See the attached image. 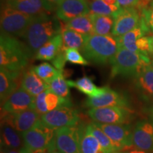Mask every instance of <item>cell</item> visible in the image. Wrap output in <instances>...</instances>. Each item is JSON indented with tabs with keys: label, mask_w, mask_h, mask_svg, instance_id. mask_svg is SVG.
I'll use <instances>...</instances> for the list:
<instances>
[{
	"label": "cell",
	"mask_w": 153,
	"mask_h": 153,
	"mask_svg": "<svg viewBox=\"0 0 153 153\" xmlns=\"http://www.w3.org/2000/svg\"><path fill=\"white\" fill-rule=\"evenodd\" d=\"M7 5L21 12L33 16L48 14L53 10L44 0H11L7 1Z\"/></svg>",
	"instance_id": "18"
},
{
	"label": "cell",
	"mask_w": 153,
	"mask_h": 153,
	"mask_svg": "<svg viewBox=\"0 0 153 153\" xmlns=\"http://www.w3.org/2000/svg\"><path fill=\"white\" fill-rule=\"evenodd\" d=\"M40 118L41 115L34 108L11 114L1 112V123L7 124L22 133L34 127Z\"/></svg>",
	"instance_id": "11"
},
{
	"label": "cell",
	"mask_w": 153,
	"mask_h": 153,
	"mask_svg": "<svg viewBox=\"0 0 153 153\" xmlns=\"http://www.w3.org/2000/svg\"><path fill=\"white\" fill-rule=\"evenodd\" d=\"M135 84L141 98L150 105L153 111V68L149 64L135 76Z\"/></svg>",
	"instance_id": "17"
},
{
	"label": "cell",
	"mask_w": 153,
	"mask_h": 153,
	"mask_svg": "<svg viewBox=\"0 0 153 153\" xmlns=\"http://www.w3.org/2000/svg\"><path fill=\"white\" fill-rule=\"evenodd\" d=\"M44 1L48 4L50 7H52V8L54 9L55 7H57V4L60 3L61 0H44Z\"/></svg>",
	"instance_id": "39"
},
{
	"label": "cell",
	"mask_w": 153,
	"mask_h": 153,
	"mask_svg": "<svg viewBox=\"0 0 153 153\" xmlns=\"http://www.w3.org/2000/svg\"><path fill=\"white\" fill-rule=\"evenodd\" d=\"M146 1H148V2H150V1H151V0H146Z\"/></svg>",
	"instance_id": "47"
},
{
	"label": "cell",
	"mask_w": 153,
	"mask_h": 153,
	"mask_svg": "<svg viewBox=\"0 0 153 153\" xmlns=\"http://www.w3.org/2000/svg\"><path fill=\"white\" fill-rule=\"evenodd\" d=\"M104 1L106 4H110V5L117 4V1H116V0H104Z\"/></svg>",
	"instance_id": "41"
},
{
	"label": "cell",
	"mask_w": 153,
	"mask_h": 153,
	"mask_svg": "<svg viewBox=\"0 0 153 153\" xmlns=\"http://www.w3.org/2000/svg\"><path fill=\"white\" fill-rule=\"evenodd\" d=\"M88 116L93 122L106 124H125L131 120L132 112L127 107L109 106L89 108Z\"/></svg>",
	"instance_id": "8"
},
{
	"label": "cell",
	"mask_w": 153,
	"mask_h": 153,
	"mask_svg": "<svg viewBox=\"0 0 153 153\" xmlns=\"http://www.w3.org/2000/svg\"><path fill=\"white\" fill-rule=\"evenodd\" d=\"M65 62H67V61L65 59V49L62 48L60 52L52 60V64L57 70L63 71V68L65 67Z\"/></svg>",
	"instance_id": "36"
},
{
	"label": "cell",
	"mask_w": 153,
	"mask_h": 153,
	"mask_svg": "<svg viewBox=\"0 0 153 153\" xmlns=\"http://www.w3.org/2000/svg\"><path fill=\"white\" fill-rule=\"evenodd\" d=\"M89 6L90 13L113 17L116 16L121 9L118 4H108L104 0H91L89 1Z\"/></svg>",
	"instance_id": "29"
},
{
	"label": "cell",
	"mask_w": 153,
	"mask_h": 153,
	"mask_svg": "<svg viewBox=\"0 0 153 153\" xmlns=\"http://www.w3.org/2000/svg\"><path fill=\"white\" fill-rule=\"evenodd\" d=\"M40 120L51 129H58L66 126H75L79 123V115L72 106H63L41 116Z\"/></svg>",
	"instance_id": "7"
},
{
	"label": "cell",
	"mask_w": 153,
	"mask_h": 153,
	"mask_svg": "<svg viewBox=\"0 0 153 153\" xmlns=\"http://www.w3.org/2000/svg\"><path fill=\"white\" fill-rule=\"evenodd\" d=\"M45 91L36 97L35 99V109L41 116L48 112L45 102Z\"/></svg>",
	"instance_id": "35"
},
{
	"label": "cell",
	"mask_w": 153,
	"mask_h": 153,
	"mask_svg": "<svg viewBox=\"0 0 153 153\" xmlns=\"http://www.w3.org/2000/svg\"><path fill=\"white\" fill-rule=\"evenodd\" d=\"M48 85V89H50L55 94L64 99H70V89L68 82L65 79L63 75V71L57 75L54 79L52 80Z\"/></svg>",
	"instance_id": "31"
},
{
	"label": "cell",
	"mask_w": 153,
	"mask_h": 153,
	"mask_svg": "<svg viewBox=\"0 0 153 153\" xmlns=\"http://www.w3.org/2000/svg\"><path fill=\"white\" fill-rule=\"evenodd\" d=\"M117 4L121 9L136 7L139 0H116Z\"/></svg>",
	"instance_id": "38"
},
{
	"label": "cell",
	"mask_w": 153,
	"mask_h": 153,
	"mask_svg": "<svg viewBox=\"0 0 153 153\" xmlns=\"http://www.w3.org/2000/svg\"><path fill=\"white\" fill-rule=\"evenodd\" d=\"M66 28L74 30L78 33L85 36L94 34L92 22L89 14L74 18L66 24Z\"/></svg>",
	"instance_id": "28"
},
{
	"label": "cell",
	"mask_w": 153,
	"mask_h": 153,
	"mask_svg": "<svg viewBox=\"0 0 153 153\" xmlns=\"http://www.w3.org/2000/svg\"><path fill=\"white\" fill-rule=\"evenodd\" d=\"M150 31V28L146 24L144 19L141 16V22L137 27L123 36H118L117 41L119 48H123L132 52L139 53L136 47L137 40L145 36V34Z\"/></svg>",
	"instance_id": "19"
},
{
	"label": "cell",
	"mask_w": 153,
	"mask_h": 153,
	"mask_svg": "<svg viewBox=\"0 0 153 153\" xmlns=\"http://www.w3.org/2000/svg\"><path fill=\"white\" fill-rule=\"evenodd\" d=\"M7 1H11V0H7Z\"/></svg>",
	"instance_id": "50"
},
{
	"label": "cell",
	"mask_w": 153,
	"mask_h": 153,
	"mask_svg": "<svg viewBox=\"0 0 153 153\" xmlns=\"http://www.w3.org/2000/svg\"><path fill=\"white\" fill-rule=\"evenodd\" d=\"M123 153H150V152H147V151L139 150V149H135V150H131L129 151H126Z\"/></svg>",
	"instance_id": "40"
},
{
	"label": "cell",
	"mask_w": 153,
	"mask_h": 153,
	"mask_svg": "<svg viewBox=\"0 0 153 153\" xmlns=\"http://www.w3.org/2000/svg\"><path fill=\"white\" fill-rule=\"evenodd\" d=\"M32 68L37 75L47 84L50 83L60 73V72H62L48 62L41 63Z\"/></svg>",
	"instance_id": "32"
},
{
	"label": "cell",
	"mask_w": 153,
	"mask_h": 153,
	"mask_svg": "<svg viewBox=\"0 0 153 153\" xmlns=\"http://www.w3.org/2000/svg\"><path fill=\"white\" fill-rule=\"evenodd\" d=\"M94 34L101 36L110 35L114 24V17L106 15L89 13Z\"/></svg>",
	"instance_id": "26"
},
{
	"label": "cell",
	"mask_w": 153,
	"mask_h": 153,
	"mask_svg": "<svg viewBox=\"0 0 153 153\" xmlns=\"http://www.w3.org/2000/svg\"><path fill=\"white\" fill-rule=\"evenodd\" d=\"M36 97L19 87L1 104V112L17 113L34 108Z\"/></svg>",
	"instance_id": "15"
},
{
	"label": "cell",
	"mask_w": 153,
	"mask_h": 153,
	"mask_svg": "<svg viewBox=\"0 0 153 153\" xmlns=\"http://www.w3.org/2000/svg\"><path fill=\"white\" fill-rule=\"evenodd\" d=\"M96 123V122H95ZM109 137L117 151L131 148L133 145V131L128 124H106L96 123Z\"/></svg>",
	"instance_id": "10"
},
{
	"label": "cell",
	"mask_w": 153,
	"mask_h": 153,
	"mask_svg": "<svg viewBox=\"0 0 153 153\" xmlns=\"http://www.w3.org/2000/svg\"><path fill=\"white\" fill-rule=\"evenodd\" d=\"M62 45V33L57 34L38 50L33 58L38 60L52 61L60 52Z\"/></svg>",
	"instance_id": "22"
},
{
	"label": "cell",
	"mask_w": 153,
	"mask_h": 153,
	"mask_svg": "<svg viewBox=\"0 0 153 153\" xmlns=\"http://www.w3.org/2000/svg\"><path fill=\"white\" fill-rule=\"evenodd\" d=\"M31 57L24 43L16 38L1 33L0 65L12 73L22 74Z\"/></svg>",
	"instance_id": "2"
},
{
	"label": "cell",
	"mask_w": 153,
	"mask_h": 153,
	"mask_svg": "<svg viewBox=\"0 0 153 153\" xmlns=\"http://www.w3.org/2000/svg\"><path fill=\"white\" fill-rule=\"evenodd\" d=\"M142 17L148 24L149 28L153 29V5L149 9H145L142 11Z\"/></svg>",
	"instance_id": "37"
},
{
	"label": "cell",
	"mask_w": 153,
	"mask_h": 153,
	"mask_svg": "<svg viewBox=\"0 0 153 153\" xmlns=\"http://www.w3.org/2000/svg\"><path fill=\"white\" fill-rule=\"evenodd\" d=\"M89 13L90 9L87 0H61L56 7L57 17L65 22Z\"/></svg>",
	"instance_id": "16"
},
{
	"label": "cell",
	"mask_w": 153,
	"mask_h": 153,
	"mask_svg": "<svg viewBox=\"0 0 153 153\" xmlns=\"http://www.w3.org/2000/svg\"><path fill=\"white\" fill-rule=\"evenodd\" d=\"M87 126L91 133L94 135L96 138L98 140L99 143L107 153L118 152L111 142V140L109 139V137L107 136L106 133L96 124L95 122H91L90 123H88Z\"/></svg>",
	"instance_id": "30"
},
{
	"label": "cell",
	"mask_w": 153,
	"mask_h": 153,
	"mask_svg": "<svg viewBox=\"0 0 153 153\" xmlns=\"http://www.w3.org/2000/svg\"><path fill=\"white\" fill-rule=\"evenodd\" d=\"M1 153H5V152H4V151H2V150H1Z\"/></svg>",
	"instance_id": "48"
},
{
	"label": "cell",
	"mask_w": 153,
	"mask_h": 153,
	"mask_svg": "<svg viewBox=\"0 0 153 153\" xmlns=\"http://www.w3.org/2000/svg\"><path fill=\"white\" fill-rule=\"evenodd\" d=\"M5 153H20L19 151H16V150H11V149H6V150H3Z\"/></svg>",
	"instance_id": "42"
},
{
	"label": "cell",
	"mask_w": 153,
	"mask_h": 153,
	"mask_svg": "<svg viewBox=\"0 0 153 153\" xmlns=\"http://www.w3.org/2000/svg\"><path fill=\"white\" fill-rule=\"evenodd\" d=\"M48 153H62V152H60V151H59V150H55L52 151V152H48Z\"/></svg>",
	"instance_id": "43"
},
{
	"label": "cell",
	"mask_w": 153,
	"mask_h": 153,
	"mask_svg": "<svg viewBox=\"0 0 153 153\" xmlns=\"http://www.w3.org/2000/svg\"><path fill=\"white\" fill-rule=\"evenodd\" d=\"M149 56L142 53L132 52L128 50L119 48L112 59L111 76H135L145 66L150 64Z\"/></svg>",
	"instance_id": "4"
},
{
	"label": "cell",
	"mask_w": 153,
	"mask_h": 153,
	"mask_svg": "<svg viewBox=\"0 0 153 153\" xmlns=\"http://www.w3.org/2000/svg\"><path fill=\"white\" fill-rule=\"evenodd\" d=\"M151 5H153V1H152V4H151Z\"/></svg>",
	"instance_id": "49"
},
{
	"label": "cell",
	"mask_w": 153,
	"mask_h": 153,
	"mask_svg": "<svg viewBox=\"0 0 153 153\" xmlns=\"http://www.w3.org/2000/svg\"><path fill=\"white\" fill-rule=\"evenodd\" d=\"M113 153H123V152H118H118H113Z\"/></svg>",
	"instance_id": "45"
},
{
	"label": "cell",
	"mask_w": 153,
	"mask_h": 153,
	"mask_svg": "<svg viewBox=\"0 0 153 153\" xmlns=\"http://www.w3.org/2000/svg\"><path fill=\"white\" fill-rule=\"evenodd\" d=\"M62 30L60 23L55 17L48 14L36 16L22 36L31 57H33L38 50L49 40L62 33Z\"/></svg>",
	"instance_id": "1"
},
{
	"label": "cell",
	"mask_w": 153,
	"mask_h": 153,
	"mask_svg": "<svg viewBox=\"0 0 153 153\" xmlns=\"http://www.w3.org/2000/svg\"><path fill=\"white\" fill-rule=\"evenodd\" d=\"M114 24L112 35L118 37L131 31L140 24L141 17L139 11L134 7L120 9L114 17Z\"/></svg>",
	"instance_id": "12"
},
{
	"label": "cell",
	"mask_w": 153,
	"mask_h": 153,
	"mask_svg": "<svg viewBox=\"0 0 153 153\" xmlns=\"http://www.w3.org/2000/svg\"><path fill=\"white\" fill-rule=\"evenodd\" d=\"M55 148L62 153H82L79 124L55 130Z\"/></svg>",
	"instance_id": "9"
},
{
	"label": "cell",
	"mask_w": 153,
	"mask_h": 153,
	"mask_svg": "<svg viewBox=\"0 0 153 153\" xmlns=\"http://www.w3.org/2000/svg\"><path fill=\"white\" fill-rule=\"evenodd\" d=\"M132 137L135 148L153 152V116L137 122L133 130Z\"/></svg>",
	"instance_id": "13"
},
{
	"label": "cell",
	"mask_w": 153,
	"mask_h": 153,
	"mask_svg": "<svg viewBox=\"0 0 153 153\" xmlns=\"http://www.w3.org/2000/svg\"><path fill=\"white\" fill-rule=\"evenodd\" d=\"M79 128L82 153H107L89 131L87 124H79Z\"/></svg>",
	"instance_id": "23"
},
{
	"label": "cell",
	"mask_w": 153,
	"mask_h": 153,
	"mask_svg": "<svg viewBox=\"0 0 153 153\" xmlns=\"http://www.w3.org/2000/svg\"><path fill=\"white\" fill-rule=\"evenodd\" d=\"M22 134L24 146L30 151L50 152L55 148V130L47 127L41 120L34 127Z\"/></svg>",
	"instance_id": "5"
},
{
	"label": "cell",
	"mask_w": 153,
	"mask_h": 153,
	"mask_svg": "<svg viewBox=\"0 0 153 153\" xmlns=\"http://www.w3.org/2000/svg\"><path fill=\"white\" fill-rule=\"evenodd\" d=\"M67 82L69 87L75 88L89 97H94L101 95L105 89V87H97L92 79L87 76H82L76 80H68Z\"/></svg>",
	"instance_id": "24"
},
{
	"label": "cell",
	"mask_w": 153,
	"mask_h": 153,
	"mask_svg": "<svg viewBox=\"0 0 153 153\" xmlns=\"http://www.w3.org/2000/svg\"><path fill=\"white\" fill-rule=\"evenodd\" d=\"M20 74L0 68V99L2 104L18 89Z\"/></svg>",
	"instance_id": "21"
},
{
	"label": "cell",
	"mask_w": 153,
	"mask_h": 153,
	"mask_svg": "<svg viewBox=\"0 0 153 153\" xmlns=\"http://www.w3.org/2000/svg\"><path fill=\"white\" fill-rule=\"evenodd\" d=\"M65 55L67 62L72 64L79 65H88L89 61L79 53V50L74 48H67L65 50Z\"/></svg>",
	"instance_id": "33"
},
{
	"label": "cell",
	"mask_w": 153,
	"mask_h": 153,
	"mask_svg": "<svg viewBox=\"0 0 153 153\" xmlns=\"http://www.w3.org/2000/svg\"><path fill=\"white\" fill-rule=\"evenodd\" d=\"M151 65H152V68H153V60L152 61V62H151Z\"/></svg>",
	"instance_id": "46"
},
{
	"label": "cell",
	"mask_w": 153,
	"mask_h": 153,
	"mask_svg": "<svg viewBox=\"0 0 153 153\" xmlns=\"http://www.w3.org/2000/svg\"><path fill=\"white\" fill-rule=\"evenodd\" d=\"M36 16L21 12L6 4L1 13V33L22 38Z\"/></svg>",
	"instance_id": "6"
},
{
	"label": "cell",
	"mask_w": 153,
	"mask_h": 153,
	"mask_svg": "<svg viewBox=\"0 0 153 153\" xmlns=\"http://www.w3.org/2000/svg\"><path fill=\"white\" fill-rule=\"evenodd\" d=\"M1 143L7 149L11 150H20L22 148L24 140L20 136L19 132L10 126L5 123H1Z\"/></svg>",
	"instance_id": "25"
},
{
	"label": "cell",
	"mask_w": 153,
	"mask_h": 153,
	"mask_svg": "<svg viewBox=\"0 0 153 153\" xmlns=\"http://www.w3.org/2000/svg\"><path fill=\"white\" fill-rule=\"evenodd\" d=\"M152 54H153V36L152 37Z\"/></svg>",
	"instance_id": "44"
},
{
	"label": "cell",
	"mask_w": 153,
	"mask_h": 153,
	"mask_svg": "<svg viewBox=\"0 0 153 153\" xmlns=\"http://www.w3.org/2000/svg\"><path fill=\"white\" fill-rule=\"evenodd\" d=\"M21 87L30 94L37 97L48 89V85L34 72L33 68L25 70L21 80Z\"/></svg>",
	"instance_id": "20"
},
{
	"label": "cell",
	"mask_w": 153,
	"mask_h": 153,
	"mask_svg": "<svg viewBox=\"0 0 153 153\" xmlns=\"http://www.w3.org/2000/svg\"><path fill=\"white\" fill-rule=\"evenodd\" d=\"M61 33L63 41L62 48L65 50L67 48H74L81 51L89 36L83 35L68 28L63 29Z\"/></svg>",
	"instance_id": "27"
},
{
	"label": "cell",
	"mask_w": 153,
	"mask_h": 153,
	"mask_svg": "<svg viewBox=\"0 0 153 153\" xmlns=\"http://www.w3.org/2000/svg\"><path fill=\"white\" fill-rule=\"evenodd\" d=\"M127 99L118 91L113 90L108 87H105L104 92L94 97H89L86 99L84 106L86 108H97L109 106L127 107Z\"/></svg>",
	"instance_id": "14"
},
{
	"label": "cell",
	"mask_w": 153,
	"mask_h": 153,
	"mask_svg": "<svg viewBox=\"0 0 153 153\" xmlns=\"http://www.w3.org/2000/svg\"><path fill=\"white\" fill-rule=\"evenodd\" d=\"M135 44L140 53H142L147 56H149L150 54H152V37L143 36L137 40Z\"/></svg>",
	"instance_id": "34"
},
{
	"label": "cell",
	"mask_w": 153,
	"mask_h": 153,
	"mask_svg": "<svg viewBox=\"0 0 153 153\" xmlns=\"http://www.w3.org/2000/svg\"><path fill=\"white\" fill-rule=\"evenodd\" d=\"M118 48L116 36L93 34L88 36L81 51L88 60L95 64L105 65L111 62Z\"/></svg>",
	"instance_id": "3"
}]
</instances>
